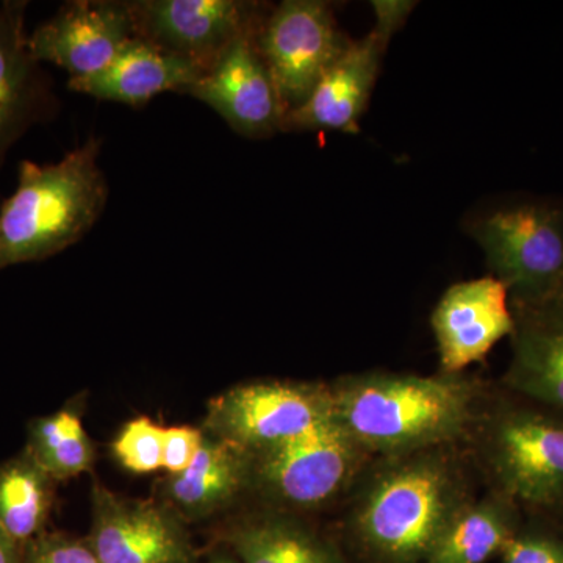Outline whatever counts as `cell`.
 Instances as JSON below:
<instances>
[{"instance_id": "obj_1", "label": "cell", "mask_w": 563, "mask_h": 563, "mask_svg": "<svg viewBox=\"0 0 563 563\" xmlns=\"http://www.w3.org/2000/svg\"><path fill=\"white\" fill-rule=\"evenodd\" d=\"M463 444L373 459L346 496L344 539L365 563H424L476 498Z\"/></svg>"}, {"instance_id": "obj_24", "label": "cell", "mask_w": 563, "mask_h": 563, "mask_svg": "<svg viewBox=\"0 0 563 563\" xmlns=\"http://www.w3.org/2000/svg\"><path fill=\"white\" fill-rule=\"evenodd\" d=\"M165 428L151 418L129 421L118 433L111 453L122 468L133 474H150L163 468Z\"/></svg>"}, {"instance_id": "obj_13", "label": "cell", "mask_w": 563, "mask_h": 563, "mask_svg": "<svg viewBox=\"0 0 563 563\" xmlns=\"http://www.w3.org/2000/svg\"><path fill=\"white\" fill-rule=\"evenodd\" d=\"M431 324L440 373L462 374L512 335L509 291L492 274L459 282L444 291L433 309Z\"/></svg>"}, {"instance_id": "obj_19", "label": "cell", "mask_w": 563, "mask_h": 563, "mask_svg": "<svg viewBox=\"0 0 563 563\" xmlns=\"http://www.w3.org/2000/svg\"><path fill=\"white\" fill-rule=\"evenodd\" d=\"M202 76L192 63L151 41L135 36L102 73L68 80L70 91L99 101L143 107L166 91H185Z\"/></svg>"}, {"instance_id": "obj_11", "label": "cell", "mask_w": 563, "mask_h": 563, "mask_svg": "<svg viewBox=\"0 0 563 563\" xmlns=\"http://www.w3.org/2000/svg\"><path fill=\"white\" fill-rule=\"evenodd\" d=\"M129 2L74 0L29 33V49L41 63L65 69L70 79L102 73L135 38Z\"/></svg>"}, {"instance_id": "obj_22", "label": "cell", "mask_w": 563, "mask_h": 563, "mask_svg": "<svg viewBox=\"0 0 563 563\" xmlns=\"http://www.w3.org/2000/svg\"><path fill=\"white\" fill-rule=\"evenodd\" d=\"M84 402L73 399L29 424L25 450L58 484L90 472L96 462L95 443L85 431Z\"/></svg>"}, {"instance_id": "obj_9", "label": "cell", "mask_w": 563, "mask_h": 563, "mask_svg": "<svg viewBox=\"0 0 563 563\" xmlns=\"http://www.w3.org/2000/svg\"><path fill=\"white\" fill-rule=\"evenodd\" d=\"M88 533L101 563H198L187 523L161 499H135L95 483Z\"/></svg>"}, {"instance_id": "obj_28", "label": "cell", "mask_w": 563, "mask_h": 563, "mask_svg": "<svg viewBox=\"0 0 563 563\" xmlns=\"http://www.w3.org/2000/svg\"><path fill=\"white\" fill-rule=\"evenodd\" d=\"M0 563H24V547L14 542L0 526Z\"/></svg>"}, {"instance_id": "obj_29", "label": "cell", "mask_w": 563, "mask_h": 563, "mask_svg": "<svg viewBox=\"0 0 563 563\" xmlns=\"http://www.w3.org/2000/svg\"><path fill=\"white\" fill-rule=\"evenodd\" d=\"M207 563H239L228 551H213L207 559Z\"/></svg>"}, {"instance_id": "obj_12", "label": "cell", "mask_w": 563, "mask_h": 563, "mask_svg": "<svg viewBox=\"0 0 563 563\" xmlns=\"http://www.w3.org/2000/svg\"><path fill=\"white\" fill-rule=\"evenodd\" d=\"M258 27L233 41L213 68L185 91L207 103L247 139L282 132L285 117L276 85L258 51Z\"/></svg>"}, {"instance_id": "obj_6", "label": "cell", "mask_w": 563, "mask_h": 563, "mask_svg": "<svg viewBox=\"0 0 563 563\" xmlns=\"http://www.w3.org/2000/svg\"><path fill=\"white\" fill-rule=\"evenodd\" d=\"M468 233L510 303L542 302L563 292V201L499 207L474 220Z\"/></svg>"}, {"instance_id": "obj_3", "label": "cell", "mask_w": 563, "mask_h": 563, "mask_svg": "<svg viewBox=\"0 0 563 563\" xmlns=\"http://www.w3.org/2000/svg\"><path fill=\"white\" fill-rule=\"evenodd\" d=\"M487 490L563 520V412L492 384L465 444Z\"/></svg>"}, {"instance_id": "obj_2", "label": "cell", "mask_w": 563, "mask_h": 563, "mask_svg": "<svg viewBox=\"0 0 563 563\" xmlns=\"http://www.w3.org/2000/svg\"><path fill=\"white\" fill-rule=\"evenodd\" d=\"M490 385L465 373L363 372L329 388L333 418L380 459L465 444Z\"/></svg>"}, {"instance_id": "obj_8", "label": "cell", "mask_w": 563, "mask_h": 563, "mask_svg": "<svg viewBox=\"0 0 563 563\" xmlns=\"http://www.w3.org/2000/svg\"><path fill=\"white\" fill-rule=\"evenodd\" d=\"M350 44L328 2L285 0L269 7L258 27L257 46L285 114L307 101Z\"/></svg>"}, {"instance_id": "obj_23", "label": "cell", "mask_w": 563, "mask_h": 563, "mask_svg": "<svg viewBox=\"0 0 563 563\" xmlns=\"http://www.w3.org/2000/svg\"><path fill=\"white\" fill-rule=\"evenodd\" d=\"M499 559L501 563H563V520L525 515Z\"/></svg>"}, {"instance_id": "obj_15", "label": "cell", "mask_w": 563, "mask_h": 563, "mask_svg": "<svg viewBox=\"0 0 563 563\" xmlns=\"http://www.w3.org/2000/svg\"><path fill=\"white\" fill-rule=\"evenodd\" d=\"M387 46L388 41L374 31L351 41L307 101L285 114L282 132H357Z\"/></svg>"}, {"instance_id": "obj_26", "label": "cell", "mask_w": 563, "mask_h": 563, "mask_svg": "<svg viewBox=\"0 0 563 563\" xmlns=\"http://www.w3.org/2000/svg\"><path fill=\"white\" fill-rule=\"evenodd\" d=\"M203 432L192 426H176L165 429L163 440V468L168 474H177L187 470L201 450Z\"/></svg>"}, {"instance_id": "obj_27", "label": "cell", "mask_w": 563, "mask_h": 563, "mask_svg": "<svg viewBox=\"0 0 563 563\" xmlns=\"http://www.w3.org/2000/svg\"><path fill=\"white\" fill-rule=\"evenodd\" d=\"M376 13V25L373 31L390 43L391 36L402 27L410 11L413 10V2H373Z\"/></svg>"}, {"instance_id": "obj_18", "label": "cell", "mask_w": 563, "mask_h": 563, "mask_svg": "<svg viewBox=\"0 0 563 563\" xmlns=\"http://www.w3.org/2000/svg\"><path fill=\"white\" fill-rule=\"evenodd\" d=\"M161 487V501L187 525L222 517L247 498L250 455L203 432L201 450L191 465L181 473L168 474Z\"/></svg>"}, {"instance_id": "obj_14", "label": "cell", "mask_w": 563, "mask_h": 563, "mask_svg": "<svg viewBox=\"0 0 563 563\" xmlns=\"http://www.w3.org/2000/svg\"><path fill=\"white\" fill-rule=\"evenodd\" d=\"M217 540L239 563H351L339 540L312 518L265 507L232 514Z\"/></svg>"}, {"instance_id": "obj_5", "label": "cell", "mask_w": 563, "mask_h": 563, "mask_svg": "<svg viewBox=\"0 0 563 563\" xmlns=\"http://www.w3.org/2000/svg\"><path fill=\"white\" fill-rule=\"evenodd\" d=\"M247 455V498L265 509L310 518L346 499L373 461L335 418Z\"/></svg>"}, {"instance_id": "obj_20", "label": "cell", "mask_w": 563, "mask_h": 563, "mask_svg": "<svg viewBox=\"0 0 563 563\" xmlns=\"http://www.w3.org/2000/svg\"><path fill=\"white\" fill-rule=\"evenodd\" d=\"M523 520L512 499L487 490L455 515L424 563H487L503 554Z\"/></svg>"}, {"instance_id": "obj_7", "label": "cell", "mask_w": 563, "mask_h": 563, "mask_svg": "<svg viewBox=\"0 0 563 563\" xmlns=\"http://www.w3.org/2000/svg\"><path fill=\"white\" fill-rule=\"evenodd\" d=\"M332 418L329 384L257 380L211 399L201 429L251 454L301 437Z\"/></svg>"}, {"instance_id": "obj_16", "label": "cell", "mask_w": 563, "mask_h": 563, "mask_svg": "<svg viewBox=\"0 0 563 563\" xmlns=\"http://www.w3.org/2000/svg\"><path fill=\"white\" fill-rule=\"evenodd\" d=\"M27 2H0V166L16 141L54 109L51 80L29 49Z\"/></svg>"}, {"instance_id": "obj_25", "label": "cell", "mask_w": 563, "mask_h": 563, "mask_svg": "<svg viewBox=\"0 0 563 563\" xmlns=\"http://www.w3.org/2000/svg\"><path fill=\"white\" fill-rule=\"evenodd\" d=\"M24 563H101L87 537L47 531L24 547Z\"/></svg>"}, {"instance_id": "obj_10", "label": "cell", "mask_w": 563, "mask_h": 563, "mask_svg": "<svg viewBox=\"0 0 563 563\" xmlns=\"http://www.w3.org/2000/svg\"><path fill=\"white\" fill-rule=\"evenodd\" d=\"M129 5L136 36L179 55L202 74L233 41L257 29L269 9L240 0H139Z\"/></svg>"}, {"instance_id": "obj_21", "label": "cell", "mask_w": 563, "mask_h": 563, "mask_svg": "<svg viewBox=\"0 0 563 563\" xmlns=\"http://www.w3.org/2000/svg\"><path fill=\"white\" fill-rule=\"evenodd\" d=\"M57 481L27 450L0 465V526L21 547L49 531Z\"/></svg>"}, {"instance_id": "obj_4", "label": "cell", "mask_w": 563, "mask_h": 563, "mask_svg": "<svg viewBox=\"0 0 563 563\" xmlns=\"http://www.w3.org/2000/svg\"><path fill=\"white\" fill-rule=\"evenodd\" d=\"M99 154L91 136L52 165L20 163L16 190L0 206V272L47 261L91 231L109 199Z\"/></svg>"}, {"instance_id": "obj_17", "label": "cell", "mask_w": 563, "mask_h": 563, "mask_svg": "<svg viewBox=\"0 0 563 563\" xmlns=\"http://www.w3.org/2000/svg\"><path fill=\"white\" fill-rule=\"evenodd\" d=\"M510 306V361L499 384L563 412V292Z\"/></svg>"}]
</instances>
